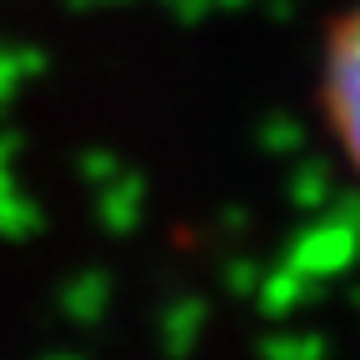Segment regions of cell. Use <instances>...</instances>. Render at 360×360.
I'll list each match as a JSON object with an SVG mask.
<instances>
[{
  "label": "cell",
  "instance_id": "1",
  "mask_svg": "<svg viewBox=\"0 0 360 360\" xmlns=\"http://www.w3.org/2000/svg\"><path fill=\"white\" fill-rule=\"evenodd\" d=\"M321 110L350 175L360 180V6L330 30L321 65Z\"/></svg>",
  "mask_w": 360,
  "mask_h": 360
}]
</instances>
